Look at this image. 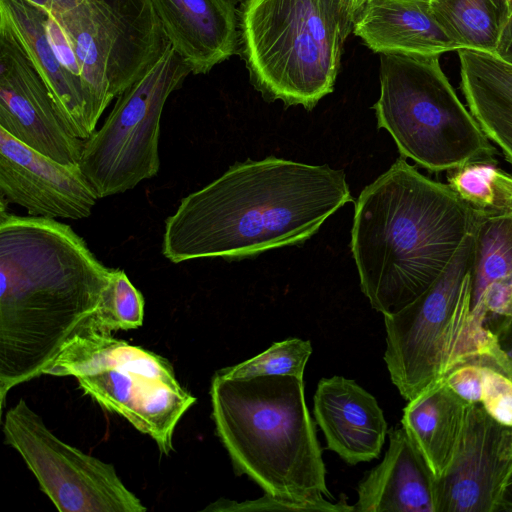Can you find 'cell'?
<instances>
[{"instance_id": "cell-38", "label": "cell", "mask_w": 512, "mask_h": 512, "mask_svg": "<svg viewBox=\"0 0 512 512\" xmlns=\"http://www.w3.org/2000/svg\"><path fill=\"white\" fill-rule=\"evenodd\" d=\"M366 1H367V0H364V4H365V2H366ZM362 6H363V5H362Z\"/></svg>"}, {"instance_id": "cell-19", "label": "cell", "mask_w": 512, "mask_h": 512, "mask_svg": "<svg viewBox=\"0 0 512 512\" xmlns=\"http://www.w3.org/2000/svg\"><path fill=\"white\" fill-rule=\"evenodd\" d=\"M352 32L373 52L442 54L461 49L434 14L430 1L367 0Z\"/></svg>"}, {"instance_id": "cell-10", "label": "cell", "mask_w": 512, "mask_h": 512, "mask_svg": "<svg viewBox=\"0 0 512 512\" xmlns=\"http://www.w3.org/2000/svg\"><path fill=\"white\" fill-rule=\"evenodd\" d=\"M191 73L171 43L135 83L122 92L102 127L84 141L79 167L99 198L156 176L164 105Z\"/></svg>"}, {"instance_id": "cell-24", "label": "cell", "mask_w": 512, "mask_h": 512, "mask_svg": "<svg viewBox=\"0 0 512 512\" xmlns=\"http://www.w3.org/2000/svg\"><path fill=\"white\" fill-rule=\"evenodd\" d=\"M448 185L472 209L482 215L512 209V175L494 158L470 161L449 171Z\"/></svg>"}, {"instance_id": "cell-16", "label": "cell", "mask_w": 512, "mask_h": 512, "mask_svg": "<svg viewBox=\"0 0 512 512\" xmlns=\"http://www.w3.org/2000/svg\"><path fill=\"white\" fill-rule=\"evenodd\" d=\"M313 401L327 449L349 465L379 458L388 425L372 394L354 380L332 376L318 382Z\"/></svg>"}, {"instance_id": "cell-6", "label": "cell", "mask_w": 512, "mask_h": 512, "mask_svg": "<svg viewBox=\"0 0 512 512\" xmlns=\"http://www.w3.org/2000/svg\"><path fill=\"white\" fill-rule=\"evenodd\" d=\"M440 54H380L377 126L393 137L402 157L433 171L494 158L496 149L456 95Z\"/></svg>"}, {"instance_id": "cell-34", "label": "cell", "mask_w": 512, "mask_h": 512, "mask_svg": "<svg viewBox=\"0 0 512 512\" xmlns=\"http://www.w3.org/2000/svg\"><path fill=\"white\" fill-rule=\"evenodd\" d=\"M512 512V467L503 484L496 512Z\"/></svg>"}, {"instance_id": "cell-27", "label": "cell", "mask_w": 512, "mask_h": 512, "mask_svg": "<svg viewBox=\"0 0 512 512\" xmlns=\"http://www.w3.org/2000/svg\"><path fill=\"white\" fill-rule=\"evenodd\" d=\"M481 405L497 422L512 426V380L483 366Z\"/></svg>"}, {"instance_id": "cell-26", "label": "cell", "mask_w": 512, "mask_h": 512, "mask_svg": "<svg viewBox=\"0 0 512 512\" xmlns=\"http://www.w3.org/2000/svg\"><path fill=\"white\" fill-rule=\"evenodd\" d=\"M145 302L123 269L114 268L97 316L99 329L115 332L142 326Z\"/></svg>"}, {"instance_id": "cell-33", "label": "cell", "mask_w": 512, "mask_h": 512, "mask_svg": "<svg viewBox=\"0 0 512 512\" xmlns=\"http://www.w3.org/2000/svg\"><path fill=\"white\" fill-rule=\"evenodd\" d=\"M28 2L37 5L50 14H59L65 11H68L77 5H79L83 0H27Z\"/></svg>"}, {"instance_id": "cell-29", "label": "cell", "mask_w": 512, "mask_h": 512, "mask_svg": "<svg viewBox=\"0 0 512 512\" xmlns=\"http://www.w3.org/2000/svg\"><path fill=\"white\" fill-rule=\"evenodd\" d=\"M204 511L217 512H249V511H322L320 507L310 503L296 502L266 494L255 500L236 502L220 498L208 505Z\"/></svg>"}, {"instance_id": "cell-21", "label": "cell", "mask_w": 512, "mask_h": 512, "mask_svg": "<svg viewBox=\"0 0 512 512\" xmlns=\"http://www.w3.org/2000/svg\"><path fill=\"white\" fill-rule=\"evenodd\" d=\"M469 406L442 379L408 401L403 409L402 427L435 478L452 460Z\"/></svg>"}, {"instance_id": "cell-2", "label": "cell", "mask_w": 512, "mask_h": 512, "mask_svg": "<svg viewBox=\"0 0 512 512\" xmlns=\"http://www.w3.org/2000/svg\"><path fill=\"white\" fill-rule=\"evenodd\" d=\"M351 201L343 170L275 156L237 162L180 200L165 221L162 253L173 263L233 261L298 245Z\"/></svg>"}, {"instance_id": "cell-18", "label": "cell", "mask_w": 512, "mask_h": 512, "mask_svg": "<svg viewBox=\"0 0 512 512\" xmlns=\"http://www.w3.org/2000/svg\"><path fill=\"white\" fill-rule=\"evenodd\" d=\"M383 460L357 486L358 512H436V478L404 428L388 431Z\"/></svg>"}, {"instance_id": "cell-30", "label": "cell", "mask_w": 512, "mask_h": 512, "mask_svg": "<svg viewBox=\"0 0 512 512\" xmlns=\"http://www.w3.org/2000/svg\"><path fill=\"white\" fill-rule=\"evenodd\" d=\"M483 366L477 363L461 365L444 378L447 386L469 404L481 402Z\"/></svg>"}, {"instance_id": "cell-4", "label": "cell", "mask_w": 512, "mask_h": 512, "mask_svg": "<svg viewBox=\"0 0 512 512\" xmlns=\"http://www.w3.org/2000/svg\"><path fill=\"white\" fill-rule=\"evenodd\" d=\"M209 393L216 435L236 475L248 476L274 497L314 504L322 511H354L345 498L326 500L334 498L303 378L239 379L214 373Z\"/></svg>"}, {"instance_id": "cell-1", "label": "cell", "mask_w": 512, "mask_h": 512, "mask_svg": "<svg viewBox=\"0 0 512 512\" xmlns=\"http://www.w3.org/2000/svg\"><path fill=\"white\" fill-rule=\"evenodd\" d=\"M0 202L2 414L13 387L43 375L70 339L97 327L114 268L69 225L11 214Z\"/></svg>"}, {"instance_id": "cell-3", "label": "cell", "mask_w": 512, "mask_h": 512, "mask_svg": "<svg viewBox=\"0 0 512 512\" xmlns=\"http://www.w3.org/2000/svg\"><path fill=\"white\" fill-rule=\"evenodd\" d=\"M478 219L448 184L398 158L355 203L351 251L372 308L392 314L422 294Z\"/></svg>"}, {"instance_id": "cell-22", "label": "cell", "mask_w": 512, "mask_h": 512, "mask_svg": "<svg viewBox=\"0 0 512 512\" xmlns=\"http://www.w3.org/2000/svg\"><path fill=\"white\" fill-rule=\"evenodd\" d=\"M437 19L461 48L495 53L512 14L506 0H432Z\"/></svg>"}, {"instance_id": "cell-11", "label": "cell", "mask_w": 512, "mask_h": 512, "mask_svg": "<svg viewBox=\"0 0 512 512\" xmlns=\"http://www.w3.org/2000/svg\"><path fill=\"white\" fill-rule=\"evenodd\" d=\"M2 429L5 443L20 454L59 511H146L112 464L58 438L24 399L8 409Z\"/></svg>"}, {"instance_id": "cell-7", "label": "cell", "mask_w": 512, "mask_h": 512, "mask_svg": "<svg viewBox=\"0 0 512 512\" xmlns=\"http://www.w3.org/2000/svg\"><path fill=\"white\" fill-rule=\"evenodd\" d=\"M43 375L74 377L103 409L151 437L163 455L173 451L176 426L196 402L168 359L97 327L70 339Z\"/></svg>"}, {"instance_id": "cell-28", "label": "cell", "mask_w": 512, "mask_h": 512, "mask_svg": "<svg viewBox=\"0 0 512 512\" xmlns=\"http://www.w3.org/2000/svg\"><path fill=\"white\" fill-rule=\"evenodd\" d=\"M487 317H512V275L491 283L470 310V321L485 325Z\"/></svg>"}, {"instance_id": "cell-31", "label": "cell", "mask_w": 512, "mask_h": 512, "mask_svg": "<svg viewBox=\"0 0 512 512\" xmlns=\"http://www.w3.org/2000/svg\"><path fill=\"white\" fill-rule=\"evenodd\" d=\"M485 326L494 336L504 374L512 380V317H487Z\"/></svg>"}, {"instance_id": "cell-17", "label": "cell", "mask_w": 512, "mask_h": 512, "mask_svg": "<svg viewBox=\"0 0 512 512\" xmlns=\"http://www.w3.org/2000/svg\"><path fill=\"white\" fill-rule=\"evenodd\" d=\"M174 50L194 75L239 54L236 0H151Z\"/></svg>"}, {"instance_id": "cell-35", "label": "cell", "mask_w": 512, "mask_h": 512, "mask_svg": "<svg viewBox=\"0 0 512 512\" xmlns=\"http://www.w3.org/2000/svg\"><path fill=\"white\" fill-rule=\"evenodd\" d=\"M342 4L348 19L353 23L355 15L364 4V0H342Z\"/></svg>"}, {"instance_id": "cell-20", "label": "cell", "mask_w": 512, "mask_h": 512, "mask_svg": "<svg viewBox=\"0 0 512 512\" xmlns=\"http://www.w3.org/2000/svg\"><path fill=\"white\" fill-rule=\"evenodd\" d=\"M460 88L480 128L512 164V65L496 54L457 50Z\"/></svg>"}, {"instance_id": "cell-12", "label": "cell", "mask_w": 512, "mask_h": 512, "mask_svg": "<svg viewBox=\"0 0 512 512\" xmlns=\"http://www.w3.org/2000/svg\"><path fill=\"white\" fill-rule=\"evenodd\" d=\"M0 128L59 163L79 166L85 140L69 129L45 81L3 25H0Z\"/></svg>"}, {"instance_id": "cell-32", "label": "cell", "mask_w": 512, "mask_h": 512, "mask_svg": "<svg viewBox=\"0 0 512 512\" xmlns=\"http://www.w3.org/2000/svg\"><path fill=\"white\" fill-rule=\"evenodd\" d=\"M494 54L512 65V14L501 32Z\"/></svg>"}, {"instance_id": "cell-14", "label": "cell", "mask_w": 512, "mask_h": 512, "mask_svg": "<svg viewBox=\"0 0 512 512\" xmlns=\"http://www.w3.org/2000/svg\"><path fill=\"white\" fill-rule=\"evenodd\" d=\"M0 194L30 215L80 220L99 199L79 166L28 147L0 128Z\"/></svg>"}, {"instance_id": "cell-25", "label": "cell", "mask_w": 512, "mask_h": 512, "mask_svg": "<svg viewBox=\"0 0 512 512\" xmlns=\"http://www.w3.org/2000/svg\"><path fill=\"white\" fill-rule=\"evenodd\" d=\"M311 353L312 346L309 340L288 338L273 343L268 349L248 360L221 368L215 374L239 379L286 375L303 378Z\"/></svg>"}, {"instance_id": "cell-36", "label": "cell", "mask_w": 512, "mask_h": 512, "mask_svg": "<svg viewBox=\"0 0 512 512\" xmlns=\"http://www.w3.org/2000/svg\"><path fill=\"white\" fill-rule=\"evenodd\" d=\"M506 2L509 4L511 11H512V0H506Z\"/></svg>"}, {"instance_id": "cell-9", "label": "cell", "mask_w": 512, "mask_h": 512, "mask_svg": "<svg viewBox=\"0 0 512 512\" xmlns=\"http://www.w3.org/2000/svg\"><path fill=\"white\" fill-rule=\"evenodd\" d=\"M51 15L73 52L99 117L170 44L151 0H83Z\"/></svg>"}, {"instance_id": "cell-15", "label": "cell", "mask_w": 512, "mask_h": 512, "mask_svg": "<svg viewBox=\"0 0 512 512\" xmlns=\"http://www.w3.org/2000/svg\"><path fill=\"white\" fill-rule=\"evenodd\" d=\"M49 12L27 0H0V25L5 26L48 86L69 129L86 140L99 117L85 85L61 62L49 36Z\"/></svg>"}, {"instance_id": "cell-13", "label": "cell", "mask_w": 512, "mask_h": 512, "mask_svg": "<svg viewBox=\"0 0 512 512\" xmlns=\"http://www.w3.org/2000/svg\"><path fill=\"white\" fill-rule=\"evenodd\" d=\"M512 467V426L470 404L458 445L435 481L436 512H496Z\"/></svg>"}, {"instance_id": "cell-8", "label": "cell", "mask_w": 512, "mask_h": 512, "mask_svg": "<svg viewBox=\"0 0 512 512\" xmlns=\"http://www.w3.org/2000/svg\"><path fill=\"white\" fill-rule=\"evenodd\" d=\"M475 230L440 276L399 311L384 315V361L392 383L410 401L468 362Z\"/></svg>"}, {"instance_id": "cell-5", "label": "cell", "mask_w": 512, "mask_h": 512, "mask_svg": "<svg viewBox=\"0 0 512 512\" xmlns=\"http://www.w3.org/2000/svg\"><path fill=\"white\" fill-rule=\"evenodd\" d=\"M239 54L267 102L312 110L334 90L352 32L342 0H241Z\"/></svg>"}, {"instance_id": "cell-23", "label": "cell", "mask_w": 512, "mask_h": 512, "mask_svg": "<svg viewBox=\"0 0 512 512\" xmlns=\"http://www.w3.org/2000/svg\"><path fill=\"white\" fill-rule=\"evenodd\" d=\"M512 275V209L482 215L475 229L471 308L493 282Z\"/></svg>"}, {"instance_id": "cell-37", "label": "cell", "mask_w": 512, "mask_h": 512, "mask_svg": "<svg viewBox=\"0 0 512 512\" xmlns=\"http://www.w3.org/2000/svg\"><path fill=\"white\" fill-rule=\"evenodd\" d=\"M423 1H432V0H423Z\"/></svg>"}]
</instances>
